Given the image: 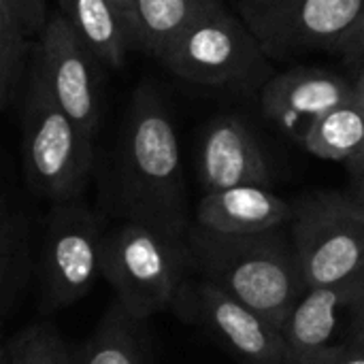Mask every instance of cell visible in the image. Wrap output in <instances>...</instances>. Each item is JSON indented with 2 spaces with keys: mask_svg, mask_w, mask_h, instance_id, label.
<instances>
[{
  "mask_svg": "<svg viewBox=\"0 0 364 364\" xmlns=\"http://www.w3.org/2000/svg\"><path fill=\"white\" fill-rule=\"evenodd\" d=\"M111 207L119 222H139L186 237L192 222L173 117L151 85L130 102L111 177Z\"/></svg>",
  "mask_w": 364,
  "mask_h": 364,
  "instance_id": "obj_1",
  "label": "cell"
},
{
  "mask_svg": "<svg viewBox=\"0 0 364 364\" xmlns=\"http://www.w3.org/2000/svg\"><path fill=\"white\" fill-rule=\"evenodd\" d=\"M186 241L194 275L218 286L282 331L307 290L288 226L226 235L192 224Z\"/></svg>",
  "mask_w": 364,
  "mask_h": 364,
  "instance_id": "obj_2",
  "label": "cell"
},
{
  "mask_svg": "<svg viewBox=\"0 0 364 364\" xmlns=\"http://www.w3.org/2000/svg\"><path fill=\"white\" fill-rule=\"evenodd\" d=\"M192 275L186 237L139 222H119L105 232L100 277L139 318L171 314Z\"/></svg>",
  "mask_w": 364,
  "mask_h": 364,
  "instance_id": "obj_3",
  "label": "cell"
},
{
  "mask_svg": "<svg viewBox=\"0 0 364 364\" xmlns=\"http://www.w3.org/2000/svg\"><path fill=\"white\" fill-rule=\"evenodd\" d=\"M158 60L179 79L218 90L254 92L271 77L260 43L224 4L192 21Z\"/></svg>",
  "mask_w": 364,
  "mask_h": 364,
  "instance_id": "obj_4",
  "label": "cell"
},
{
  "mask_svg": "<svg viewBox=\"0 0 364 364\" xmlns=\"http://www.w3.org/2000/svg\"><path fill=\"white\" fill-rule=\"evenodd\" d=\"M32 77L23 107V177L28 188L49 200H81L92 166L94 145Z\"/></svg>",
  "mask_w": 364,
  "mask_h": 364,
  "instance_id": "obj_5",
  "label": "cell"
},
{
  "mask_svg": "<svg viewBox=\"0 0 364 364\" xmlns=\"http://www.w3.org/2000/svg\"><path fill=\"white\" fill-rule=\"evenodd\" d=\"M305 288L346 282L364 271V203L352 192H314L292 205L288 224Z\"/></svg>",
  "mask_w": 364,
  "mask_h": 364,
  "instance_id": "obj_6",
  "label": "cell"
},
{
  "mask_svg": "<svg viewBox=\"0 0 364 364\" xmlns=\"http://www.w3.org/2000/svg\"><path fill=\"white\" fill-rule=\"evenodd\" d=\"M102 218L81 200L51 205L41 243V311L79 303L98 282L102 267Z\"/></svg>",
  "mask_w": 364,
  "mask_h": 364,
  "instance_id": "obj_7",
  "label": "cell"
},
{
  "mask_svg": "<svg viewBox=\"0 0 364 364\" xmlns=\"http://www.w3.org/2000/svg\"><path fill=\"white\" fill-rule=\"evenodd\" d=\"M239 15L269 60L335 53L364 17V0H239Z\"/></svg>",
  "mask_w": 364,
  "mask_h": 364,
  "instance_id": "obj_8",
  "label": "cell"
},
{
  "mask_svg": "<svg viewBox=\"0 0 364 364\" xmlns=\"http://www.w3.org/2000/svg\"><path fill=\"white\" fill-rule=\"evenodd\" d=\"M171 314L200 326L241 364H292L277 326L198 275L186 282Z\"/></svg>",
  "mask_w": 364,
  "mask_h": 364,
  "instance_id": "obj_9",
  "label": "cell"
},
{
  "mask_svg": "<svg viewBox=\"0 0 364 364\" xmlns=\"http://www.w3.org/2000/svg\"><path fill=\"white\" fill-rule=\"evenodd\" d=\"M32 77L53 102L94 139L100 124V62L73 32L60 13H51L41 30Z\"/></svg>",
  "mask_w": 364,
  "mask_h": 364,
  "instance_id": "obj_10",
  "label": "cell"
},
{
  "mask_svg": "<svg viewBox=\"0 0 364 364\" xmlns=\"http://www.w3.org/2000/svg\"><path fill=\"white\" fill-rule=\"evenodd\" d=\"M348 100H354L352 79L320 66H292L260 87L262 117L294 143L318 117Z\"/></svg>",
  "mask_w": 364,
  "mask_h": 364,
  "instance_id": "obj_11",
  "label": "cell"
},
{
  "mask_svg": "<svg viewBox=\"0 0 364 364\" xmlns=\"http://www.w3.org/2000/svg\"><path fill=\"white\" fill-rule=\"evenodd\" d=\"M203 192L239 186H264L273 181V168L260 139L239 115L213 117L200 139L196 158Z\"/></svg>",
  "mask_w": 364,
  "mask_h": 364,
  "instance_id": "obj_12",
  "label": "cell"
},
{
  "mask_svg": "<svg viewBox=\"0 0 364 364\" xmlns=\"http://www.w3.org/2000/svg\"><path fill=\"white\" fill-rule=\"evenodd\" d=\"M363 294L364 271L346 282L307 288L282 326L292 364H301L322 348L333 346L331 339L341 314H350Z\"/></svg>",
  "mask_w": 364,
  "mask_h": 364,
  "instance_id": "obj_13",
  "label": "cell"
},
{
  "mask_svg": "<svg viewBox=\"0 0 364 364\" xmlns=\"http://www.w3.org/2000/svg\"><path fill=\"white\" fill-rule=\"evenodd\" d=\"M292 205L264 186H239L203 194L194 222L226 235H252L288 226Z\"/></svg>",
  "mask_w": 364,
  "mask_h": 364,
  "instance_id": "obj_14",
  "label": "cell"
},
{
  "mask_svg": "<svg viewBox=\"0 0 364 364\" xmlns=\"http://www.w3.org/2000/svg\"><path fill=\"white\" fill-rule=\"evenodd\" d=\"M147 322L115 299L92 335L73 348V364H151Z\"/></svg>",
  "mask_w": 364,
  "mask_h": 364,
  "instance_id": "obj_15",
  "label": "cell"
},
{
  "mask_svg": "<svg viewBox=\"0 0 364 364\" xmlns=\"http://www.w3.org/2000/svg\"><path fill=\"white\" fill-rule=\"evenodd\" d=\"M60 15L102 66L122 68L134 49L124 17L109 0H58Z\"/></svg>",
  "mask_w": 364,
  "mask_h": 364,
  "instance_id": "obj_16",
  "label": "cell"
},
{
  "mask_svg": "<svg viewBox=\"0 0 364 364\" xmlns=\"http://www.w3.org/2000/svg\"><path fill=\"white\" fill-rule=\"evenodd\" d=\"M220 4V0H134V49L158 58L192 21Z\"/></svg>",
  "mask_w": 364,
  "mask_h": 364,
  "instance_id": "obj_17",
  "label": "cell"
},
{
  "mask_svg": "<svg viewBox=\"0 0 364 364\" xmlns=\"http://www.w3.org/2000/svg\"><path fill=\"white\" fill-rule=\"evenodd\" d=\"M301 145L320 160L350 162L364 156V105L348 100L322 117L305 132Z\"/></svg>",
  "mask_w": 364,
  "mask_h": 364,
  "instance_id": "obj_18",
  "label": "cell"
},
{
  "mask_svg": "<svg viewBox=\"0 0 364 364\" xmlns=\"http://www.w3.org/2000/svg\"><path fill=\"white\" fill-rule=\"evenodd\" d=\"M30 269V230L23 213L9 209L0 218V314L9 307Z\"/></svg>",
  "mask_w": 364,
  "mask_h": 364,
  "instance_id": "obj_19",
  "label": "cell"
},
{
  "mask_svg": "<svg viewBox=\"0 0 364 364\" xmlns=\"http://www.w3.org/2000/svg\"><path fill=\"white\" fill-rule=\"evenodd\" d=\"M4 364H73V346L49 322L28 324L2 343Z\"/></svg>",
  "mask_w": 364,
  "mask_h": 364,
  "instance_id": "obj_20",
  "label": "cell"
},
{
  "mask_svg": "<svg viewBox=\"0 0 364 364\" xmlns=\"http://www.w3.org/2000/svg\"><path fill=\"white\" fill-rule=\"evenodd\" d=\"M26 55V32L0 0V111L11 102Z\"/></svg>",
  "mask_w": 364,
  "mask_h": 364,
  "instance_id": "obj_21",
  "label": "cell"
},
{
  "mask_svg": "<svg viewBox=\"0 0 364 364\" xmlns=\"http://www.w3.org/2000/svg\"><path fill=\"white\" fill-rule=\"evenodd\" d=\"M6 9L13 13L26 36L30 34H41L49 13H47V2L45 0H2Z\"/></svg>",
  "mask_w": 364,
  "mask_h": 364,
  "instance_id": "obj_22",
  "label": "cell"
},
{
  "mask_svg": "<svg viewBox=\"0 0 364 364\" xmlns=\"http://www.w3.org/2000/svg\"><path fill=\"white\" fill-rule=\"evenodd\" d=\"M301 364H364V346L346 341L326 346Z\"/></svg>",
  "mask_w": 364,
  "mask_h": 364,
  "instance_id": "obj_23",
  "label": "cell"
},
{
  "mask_svg": "<svg viewBox=\"0 0 364 364\" xmlns=\"http://www.w3.org/2000/svg\"><path fill=\"white\" fill-rule=\"evenodd\" d=\"M343 64L354 73L364 66V17L358 21V26L341 41V45L335 51Z\"/></svg>",
  "mask_w": 364,
  "mask_h": 364,
  "instance_id": "obj_24",
  "label": "cell"
},
{
  "mask_svg": "<svg viewBox=\"0 0 364 364\" xmlns=\"http://www.w3.org/2000/svg\"><path fill=\"white\" fill-rule=\"evenodd\" d=\"M346 343L364 346V294L358 299V303L348 314V326H346Z\"/></svg>",
  "mask_w": 364,
  "mask_h": 364,
  "instance_id": "obj_25",
  "label": "cell"
},
{
  "mask_svg": "<svg viewBox=\"0 0 364 364\" xmlns=\"http://www.w3.org/2000/svg\"><path fill=\"white\" fill-rule=\"evenodd\" d=\"M348 173H350V186H352V194L364 203V156L354 158L350 162H346Z\"/></svg>",
  "mask_w": 364,
  "mask_h": 364,
  "instance_id": "obj_26",
  "label": "cell"
},
{
  "mask_svg": "<svg viewBox=\"0 0 364 364\" xmlns=\"http://www.w3.org/2000/svg\"><path fill=\"white\" fill-rule=\"evenodd\" d=\"M115 9H117V13L124 17V21H126V26H128V30H130V36H132V6H134V0H109ZM134 45V43H132Z\"/></svg>",
  "mask_w": 364,
  "mask_h": 364,
  "instance_id": "obj_27",
  "label": "cell"
},
{
  "mask_svg": "<svg viewBox=\"0 0 364 364\" xmlns=\"http://www.w3.org/2000/svg\"><path fill=\"white\" fill-rule=\"evenodd\" d=\"M352 90H354V100L364 105V66L352 73Z\"/></svg>",
  "mask_w": 364,
  "mask_h": 364,
  "instance_id": "obj_28",
  "label": "cell"
},
{
  "mask_svg": "<svg viewBox=\"0 0 364 364\" xmlns=\"http://www.w3.org/2000/svg\"><path fill=\"white\" fill-rule=\"evenodd\" d=\"M9 209H11V207H9V203H6V198H4V196L0 194V218H2V215H4V213L9 211Z\"/></svg>",
  "mask_w": 364,
  "mask_h": 364,
  "instance_id": "obj_29",
  "label": "cell"
},
{
  "mask_svg": "<svg viewBox=\"0 0 364 364\" xmlns=\"http://www.w3.org/2000/svg\"><path fill=\"white\" fill-rule=\"evenodd\" d=\"M0 364H4V352L0 350Z\"/></svg>",
  "mask_w": 364,
  "mask_h": 364,
  "instance_id": "obj_30",
  "label": "cell"
},
{
  "mask_svg": "<svg viewBox=\"0 0 364 364\" xmlns=\"http://www.w3.org/2000/svg\"><path fill=\"white\" fill-rule=\"evenodd\" d=\"M0 350H2V343H0Z\"/></svg>",
  "mask_w": 364,
  "mask_h": 364,
  "instance_id": "obj_31",
  "label": "cell"
}]
</instances>
